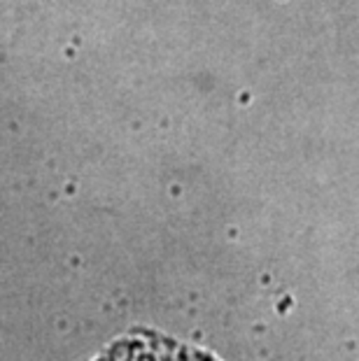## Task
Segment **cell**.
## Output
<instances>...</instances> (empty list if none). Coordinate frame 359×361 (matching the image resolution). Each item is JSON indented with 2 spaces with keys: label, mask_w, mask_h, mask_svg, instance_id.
I'll return each instance as SVG.
<instances>
[{
  "label": "cell",
  "mask_w": 359,
  "mask_h": 361,
  "mask_svg": "<svg viewBox=\"0 0 359 361\" xmlns=\"http://www.w3.org/2000/svg\"><path fill=\"white\" fill-rule=\"evenodd\" d=\"M101 361H208V359L164 341L133 338V341L114 345Z\"/></svg>",
  "instance_id": "6da1fadb"
}]
</instances>
